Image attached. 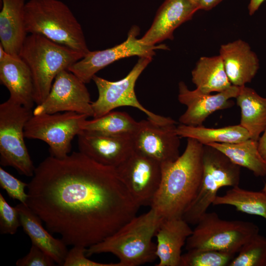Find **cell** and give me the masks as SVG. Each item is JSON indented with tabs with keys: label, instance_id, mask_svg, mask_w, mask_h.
Masks as SVG:
<instances>
[{
	"label": "cell",
	"instance_id": "obj_29",
	"mask_svg": "<svg viewBox=\"0 0 266 266\" xmlns=\"http://www.w3.org/2000/svg\"><path fill=\"white\" fill-rule=\"evenodd\" d=\"M228 266H265L266 237L259 233L247 241Z\"/></svg>",
	"mask_w": 266,
	"mask_h": 266
},
{
	"label": "cell",
	"instance_id": "obj_25",
	"mask_svg": "<svg viewBox=\"0 0 266 266\" xmlns=\"http://www.w3.org/2000/svg\"><path fill=\"white\" fill-rule=\"evenodd\" d=\"M176 132L180 137L193 138L203 145L212 143H232L250 138L248 131L240 124L219 128L180 124Z\"/></svg>",
	"mask_w": 266,
	"mask_h": 266
},
{
	"label": "cell",
	"instance_id": "obj_11",
	"mask_svg": "<svg viewBox=\"0 0 266 266\" xmlns=\"http://www.w3.org/2000/svg\"><path fill=\"white\" fill-rule=\"evenodd\" d=\"M139 33L138 26H132L124 42L104 50L90 51L83 58L68 67L67 70L86 84L90 82L99 71L120 59L134 56L153 58L156 50H167L168 47L165 44H145L138 38Z\"/></svg>",
	"mask_w": 266,
	"mask_h": 266
},
{
	"label": "cell",
	"instance_id": "obj_1",
	"mask_svg": "<svg viewBox=\"0 0 266 266\" xmlns=\"http://www.w3.org/2000/svg\"><path fill=\"white\" fill-rule=\"evenodd\" d=\"M27 188V205L50 233L72 246L88 248L101 241L136 216L140 207L115 167L80 152L45 158Z\"/></svg>",
	"mask_w": 266,
	"mask_h": 266
},
{
	"label": "cell",
	"instance_id": "obj_18",
	"mask_svg": "<svg viewBox=\"0 0 266 266\" xmlns=\"http://www.w3.org/2000/svg\"><path fill=\"white\" fill-rule=\"evenodd\" d=\"M219 55L232 85L245 86L251 82L259 70L257 54L247 42L241 39L221 45Z\"/></svg>",
	"mask_w": 266,
	"mask_h": 266
},
{
	"label": "cell",
	"instance_id": "obj_24",
	"mask_svg": "<svg viewBox=\"0 0 266 266\" xmlns=\"http://www.w3.org/2000/svg\"><path fill=\"white\" fill-rule=\"evenodd\" d=\"M191 74L192 81L196 89L203 93L221 92L232 85L219 55L200 57Z\"/></svg>",
	"mask_w": 266,
	"mask_h": 266
},
{
	"label": "cell",
	"instance_id": "obj_9",
	"mask_svg": "<svg viewBox=\"0 0 266 266\" xmlns=\"http://www.w3.org/2000/svg\"><path fill=\"white\" fill-rule=\"evenodd\" d=\"M153 58L140 57L136 64L123 78L111 81L95 75L94 81L99 93L97 100L92 102L93 118L100 117L121 106H132L144 112L148 119L159 124H176L170 117L156 114L145 108L136 96L134 86L142 71L152 61Z\"/></svg>",
	"mask_w": 266,
	"mask_h": 266
},
{
	"label": "cell",
	"instance_id": "obj_4",
	"mask_svg": "<svg viewBox=\"0 0 266 266\" xmlns=\"http://www.w3.org/2000/svg\"><path fill=\"white\" fill-rule=\"evenodd\" d=\"M27 33L41 34L84 56L90 50L80 24L70 8L59 0H30L25 6Z\"/></svg>",
	"mask_w": 266,
	"mask_h": 266
},
{
	"label": "cell",
	"instance_id": "obj_35",
	"mask_svg": "<svg viewBox=\"0 0 266 266\" xmlns=\"http://www.w3.org/2000/svg\"><path fill=\"white\" fill-rule=\"evenodd\" d=\"M199 10L208 11L219 4L223 0H193Z\"/></svg>",
	"mask_w": 266,
	"mask_h": 266
},
{
	"label": "cell",
	"instance_id": "obj_38",
	"mask_svg": "<svg viewBox=\"0 0 266 266\" xmlns=\"http://www.w3.org/2000/svg\"><path fill=\"white\" fill-rule=\"evenodd\" d=\"M262 191L264 192L265 194H266V182H265L264 186L263 188Z\"/></svg>",
	"mask_w": 266,
	"mask_h": 266
},
{
	"label": "cell",
	"instance_id": "obj_10",
	"mask_svg": "<svg viewBox=\"0 0 266 266\" xmlns=\"http://www.w3.org/2000/svg\"><path fill=\"white\" fill-rule=\"evenodd\" d=\"M88 117L69 111L33 115L25 125L24 135L46 142L51 156L63 159L69 155L71 141L82 131V124Z\"/></svg>",
	"mask_w": 266,
	"mask_h": 266
},
{
	"label": "cell",
	"instance_id": "obj_2",
	"mask_svg": "<svg viewBox=\"0 0 266 266\" xmlns=\"http://www.w3.org/2000/svg\"><path fill=\"white\" fill-rule=\"evenodd\" d=\"M203 150V144L187 138L181 155L161 164V181L150 208L163 218H182L196 198L202 175Z\"/></svg>",
	"mask_w": 266,
	"mask_h": 266
},
{
	"label": "cell",
	"instance_id": "obj_7",
	"mask_svg": "<svg viewBox=\"0 0 266 266\" xmlns=\"http://www.w3.org/2000/svg\"><path fill=\"white\" fill-rule=\"evenodd\" d=\"M186 242V249H208L237 253L250 238L259 233L255 224L226 220L214 212H205L199 220Z\"/></svg>",
	"mask_w": 266,
	"mask_h": 266
},
{
	"label": "cell",
	"instance_id": "obj_6",
	"mask_svg": "<svg viewBox=\"0 0 266 266\" xmlns=\"http://www.w3.org/2000/svg\"><path fill=\"white\" fill-rule=\"evenodd\" d=\"M240 168L217 148L203 145V171L200 188L182 218L189 224L196 225L213 204L221 188L239 185Z\"/></svg>",
	"mask_w": 266,
	"mask_h": 266
},
{
	"label": "cell",
	"instance_id": "obj_8",
	"mask_svg": "<svg viewBox=\"0 0 266 266\" xmlns=\"http://www.w3.org/2000/svg\"><path fill=\"white\" fill-rule=\"evenodd\" d=\"M33 115L32 109L8 99L0 105V163L33 177L35 167L29 153L24 129Z\"/></svg>",
	"mask_w": 266,
	"mask_h": 266
},
{
	"label": "cell",
	"instance_id": "obj_19",
	"mask_svg": "<svg viewBox=\"0 0 266 266\" xmlns=\"http://www.w3.org/2000/svg\"><path fill=\"white\" fill-rule=\"evenodd\" d=\"M0 81L9 91V99L32 109L35 103L33 77L29 67L19 56L8 54L0 60Z\"/></svg>",
	"mask_w": 266,
	"mask_h": 266
},
{
	"label": "cell",
	"instance_id": "obj_21",
	"mask_svg": "<svg viewBox=\"0 0 266 266\" xmlns=\"http://www.w3.org/2000/svg\"><path fill=\"white\" fill-rule=\"evenodd\" d=\"M0 43L8 54L19 57L27 36L25 24V0H1Z\"/></svg>",
	"mask_w": 266,
	"mask_h": 266
},
{
	"label": "cell",
	"instance_id": "obj_28",
	"mask_svg": "<svg viewBox=\"0 0 266 266\" xmlns=\"http://www.w3.org/2000/svg\"><path fill=\"white\" fill-rule=\"evenodd\" d=\"M212 205H230L241 212L261 216L266 220V194L232 187L222 196H217Z\"/></svg>",
	"mask_w": 266,
	"mask_h": 266
},
{
	"label": "cell",
	"instance_id": "obj_26",
	"mask_svg": "<svg viewBox=\"0 0 266 266\" xmlns=\"http://www.w3.org/2000/svg\"><path fill=\"white\" fill-rule=\"evenodd\" d=\"M208 145L221 151L234 164L250 170L255 176L266 175V162L259 152L258 141L249 138L237 143Z\"/></svg>",
	"mask_w": 266,
	"mask_h": 266
},
{
	"label": "cell",
	"instance_id": "obj_12",
	"mask_svg": "<svg viewBox=\"0 0 266 266\" xmlns=\"http://www.w3.org/2000/svg\"><path fill=\"white\" fill-rule=\"evenodd\" d=\"M62 111L94 116L85 83L67 69L58 74L47 97L42 103L36 105L33 113V115H39Z\"/></svg>",
	"mask_w": 266,
	"mask_h": 266
},
{
	"label": "cell",
	"instance_id": "obj_15",
	"mask_svg": "<svg viewBox=\"0 0 266 266\" xmlns=\"http://www.w3.org/2000/svg\"><path fill=\"white\" fill-rule=\"evenodd\" d=\"M241 87L232 85L228 89L216 94H205L196 89L191 90L180 81L178 85V99L187 106L179 121L188 126L202 125L206 119L214 112L230 108L234 105L231 99L236 98Z\"/></svg>",
	"mask_w": 266,
	"mask_h": 266
},
{
	"label": "cell",
	"instance_id": "obj_17",
	"mask_svg": "<svg viewBox=\"0 0 266 266\" xmlns=\"http://www.w3.org/2000/svg\"><path fill=\"white\" fill-rule=\"evenodd\" d=\"M198 10L193 0H165L140 40L146 44L156 45L164 40L173 39L174 31L191 20Z\"/></svg>",
	"mask_w": 266,
	"mask_h": 266
},
{
	"label": "cell",
	"instance_id": "obj_22",
	"mask_svg": "<svg viewBox=\"0 0 266 266\" xmlns=\"http://www.w3.org/2000/svg\"><path fill=\"white\" fill-rule=\"evenodd\" d=\"M21 226L30 238L32 244L49 255L60 266H63L68 251L67 245L61 239L54 237L42 225V220L26 204L16 206Z\"/></svg>",
	"mask_w": 266,
	"mask_h": 266
},
{
	"label": "cell",
	"instance_id": "obj_31",
	"mask_svg": "<svg viewBox=\"0 0 266 266\" xmlns=\"http://www.w3.org/2000/svg\"><path fill=\"white\" fill-rule=\"evenodd\" d=\"M28 185L0 167V186L10 198L27 204L28 194L25 192V188Z\"/></svg>",
	"mask_w": 266,
	"mask_h": 266
},
{
	"label": "cell",
	"instance_id": "obj_27",
	"mask_svg": "<svg viewBox=\"0 0 266 266\" xmlns=\"http://www.w3.org/2000/svg\"><path fill=\"white\" fill-rule=\"evenodd\" d=\"M138 124L126 112L111 111L92 120H85L82 130L106 135H133Z\"/></svg>",
	"mask_w": 266,
	"mask_h": 266
},
{
	"label": "cell",
	"instance_id": "obj_36",
	"mask_svg": "<svg viewBox=\"0 0 266 266\" xmlns=\"http://www.w3.org/2000/svg\"><path fill=\"white\" fill-rule=\"evenodd\" d=\"M258 149L262 158L266 162V128L258 140Z\"/></svg>",
	"mask_w": 266,
	"mask_h": 266
},
{
	"label": "cell",
	"instance_id": "obj_32",
	"mask_svg": "<svg viewBox=\"0 0 266 266\" xmlns=\"http://www.w3.org/2000/svg\"><path fill=\"white\" fill-rule=\"evenodd\" d=\"M21 226L18 211L11 206L0 194V232L2 234H15Z\"/></svg>",
	"mask_w": 266,
	"mask_h": 266
},
{
	"label": "cell",
	"instance_id": "obj_39",
	"mask_svg": "<svg viewBox=\"0 0 266 266\" xmlns=\"http://www.w3.org/2000/svg\"></svg>",
	"mask_w": 266,
	"mask_h": 266
},
{
	"label": "cell",
	"instance_id": "obj_33",
	"mask_svg": "<svg viewBox=\"0 0 266 266\" xmlns=\"http://www.w3.org/2000/svg\"><path fill=\"white\" fill-rule=\"evenodd\" d=\"M87 248L83 246H74L67 252L64 266H121L120 264L101 263L87 258Z\"/></svg>",
	"mask_w": 266,
	"mask_h": 266
},
{
	"label": "cell",
	"instance_id": "obj_13",
	"mask_svg": "<svg viewBox=\"0 0 266 266\" xmlns=\"http://www.w3.org/2000/svg\"><path fill=\"white\" fill-rule=\"evenodd\" d=\"M115 168L135 201L150 206L160 185L161 164L134 151Z\"/></svg>",
	"mask_w": 266,
	"mask_h": 266
},
{
	"label": "cell",
	"instance_id": "obj_5",
	"mask_svg": "<svg viewBox=\"0 0 266 266\" xmlns=\"http://www.w3.org/2000/svg\"><path fill=\"white\" fill-rule=\"evenodd\" d=\"M85 56L39 34L27 35L19 57L29 67L33 77L34 102L42 103L49 94L53 80L61 71Z\"/></svg>",
	"mask_w": 266,
	"mask_h": 266
},
{
	"label": "cell",
	"instance_id": "obj_37",
	"mask_svg": "<svg viewBox=\"0 0 266 266\" xmlns=\"http://www.w3.org/2000/svg\"><path fill=\"white\" fill-rule=\"evenodd\" d=\"M265 0H250L248 5V13L253 15L259 9Z\"/></svg>",
	"mask_w": 266,
	"mask_h": 266
},
{
	"label": "cell",
	"instance_id": "obj_30",
	"mask_svg": "<svg viewBox=\"0 0 266 266\" xmlns=\"http://www.w3.org/2000/svg\"><path fill=\"white\" fill-rule=\"evenodd\" d=\"M234 254L208 249H192L182 255L180 266H226Z\"/></svg>",
	"mask_w": 266,
	"mask_h": 266
},
{
	"label": "cell",
	"instance_id": "obj_16",
	"mask_svg": "<svg viewBox=\"0 0 266 266\" xmlns=\"http://www.w3.org/2000/svg\"><path fill=\"white\" fill-rule=\"evenodd\" d=\"M79 152L101 165L116 167L134 151L132 135H106L81 131Z\"/></svg>",
	"mask_w": 266,
	"mask_h": 266
},
{
	"label": "cell",
	"instance_id": "obj_14",
	"mask_svg": "<svg viewBox=\"0 0 266 266\" xmlns=\"http://www.w3.org/2000/svg\"><path fill=\"white\" fill-rule=\"evenodd\" d=\"M175 125H161L148 119L138 121L132 135L134 151L161 164L175 161L180 144Z\"/></svg>",
	"mask_w": 266,
	"mask_h": 266
},
{
	"label": "cell",
	"instance_id": "obj_20",
	"mask_svg": "<svg viewBox=\"0 0 266 266\" xmlns=\"http://www.w3.org/2000/svg\"><path fill=\"white\" fill-rule=\"evenodd\" d=\"M193 230L182 218H164L155 235L157 266H180L181 250Z\"/></svg>",
	"mask_w": 266,
	"mask_h": 266
},
{
	"label": "cell",
	"instance_id": "obj_34",
	"mask_svg": "<svg viewBox=\"0 0 266 266\" xmlns=\"http://www.w3.org/2000/svg\"><path fill=\"white\" fill-rule=\"evenodd\" d=\"M55 262L47 254L34 244H32L29 252L18 260L17 266H52Z\"/></svg>",
	"mask_w": 266,
	"mask_h": 266
},
{
	"label": "cell",
	"instance_id": "obj_23",
	"mask_svg": "<svg viewBox=\"0 0 266 266\" xmlns=\"http://www.w3.org/2000/svg\"><path fill=\"white\" fill-rule=\"evenodd\" d=\"M235 99L241 110L239 124L248 131L251 139L258 141L266 128V98L243 86Z\"/></svg>",
	"mask_w": 266,
	"mask_h": 266
},
{
	"label": "cell",
	"instance_id": "obj_3",
	"mask_svg": "<svg viewBox=\"0 0 266 266\" xmlns=\"http://www.w3.org/2000/svg\"><path fill=\"white\" fill-rule=\"evenodd\" d=\"M153 209L135 216L114 233L87 248L86 256L109 253L121 266H137L153 262L157 258L153 241L163 220Z\"/></svg>",
	"mask_w": 266,
	"mask_h": 266
}]
</instances>
